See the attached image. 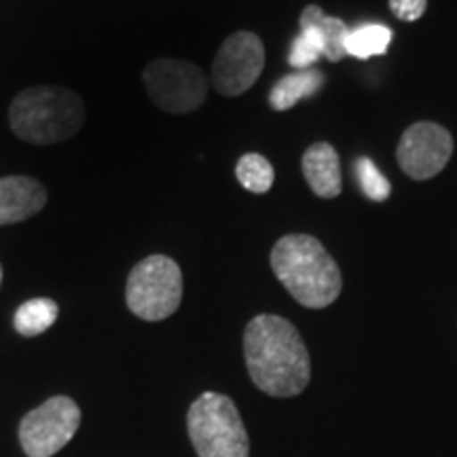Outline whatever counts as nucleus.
<instances>
[{
	"mask_svg": "<svg viewBox=\"0 0 457 457\" xmlns=\"http://www.w3.org/2000/svg\"><path fill=\"white\" fill-rule=\"evenodd\" d=\"M244 358L253 384L273 398L299 396L310 386V352L295 324L282 316L261 313L250 320Z\"/></svg>",
	"mask_w": 457,
	"mask_h": 457,
	"instance_id": "f257e3e1",
	"label": "nucleus"
},
{
	"mask_svg": "<svg viewBox=\"0 0 457 457\" xmlns=\"http://www.w3.org/2000/svg\"><path fill=\"white\" fill-rule=\"evenodd\" d=\"M270 261L284 288L307 310H324L339 299L341 270L318 237L307 233L279 237Z\"/></svg>",
	"mask_w": 457,
	"mask_h": 457,
	"instance_id": "f03ea898",
	"label": "nucleus"
},
{
	"mask_svg": "<svg viewBox=\"0 0 457 457\" xmlns=\"http://www.w3.org/2000/svg\"><path fill=\"white\" fill-rule=\"evenodd\" d=\"M85 123V104L72 89L38 85L15 96L9 106V125L17 138L45 146L71 140Z\"/></svg>",
	"mask_w": 457,
	"mask_h": 457,
	"instance_id": "7ed1b4c3",
	"label": "nucleus"
},
{
	"mask_svg": "<svg viewBox=\"0 0 457 457\" xmlns=\"http://www.w3.org/2000/svg\"><path fill=\"white\" fill-rule=\"evenodd\" d=\"M187 430L199 457H250L248 432L225 394L204 392L188 409Z\"/></svg>",
	"mask_w": 457,
	"mask_h": 457,
	"instance_id": "20e7f679",
	"label": "nucleus"
},
{
	"mask_svg": "<svg viewBox=\"0 0 457 457\" xmlns=\"http://www.w3.org/2000/svg\"><path fill=\"white\" fill-rule=\"evenodd\" d=\"M129 312L146 322H162L180 307L182 271L165 254H153L134 265L125 286Z\"/></svg>",
	"mask_w": 457,
	"mask_h": 457,
	"instance_id": "39448f33",
	"label": "nucleus"
},
{
	"mask_svg": "<svg viewBox=\"0 0 457 457\" xmlns=\"http://www.w3.org/2000/svg\"><path fill=\"white\" fill-rule=\"evenodd\" d=\"M142 81L148 98L165 112H193L208 98V79L193 62L159 57L148 62Z\"/></svg>",
	"mask_w": 457,
	"mask_h": 457,
	"instance_id": "423d86ee",
	"label": "nucleus"
},
{
	"mask_svg": "<svg viewBox=\"0 0 457 457\" xmlns=\"http://www.w3.org/2000/svg\"><path fill=\"white\" fill-rule=\"evenodd\" d=\"M81 426V409L68 396L45 400L41 407L24 415L20 424V443L28 457H54Z\"/></svg>",
	"mask_w": 457,
	"mask_h": 457,
	"instance_id": "0eeeda50",
	"label": "nucleus"
},
{
	"mask_svg": "<svg viewBox=\"0 0 457 457\" xmlns=\"http://www.w3.org/2000/svg\"><path fill=\"white\" fill-rule=\"evenodd\" d=\"M265 68V45L254 32L239 30L220 45L212 62V83L227 98H236L259 81Z\"/></svg>",
	"mask_w": 457,
	"mask_h": 457,
	"instance_id": "6e6552de",
	"label": "nucleus"
},
{
	"mask_svg": "<svg viewBox=\"0 0 457 457\" xmlns=\"http://www.w3.org/2000/svg\"><path fill=\"white\" fill-rule=\"evenodd\" d=\"M453 155V136L432 121L413 123L400 136L396 159L400 170L413 180H430L447 168Z\"/></svg>",
	"mask_w": 457,
	"mask_h": 457,
	"instance_id": "1a4fd4ad",
	"label": "nucleus"
},
{
	"mask_svg": "<svg viewBox=\"0 0 457 457\" xmlns=\"http://www.w3.org/2000/svg\"><path fill=\"white\" fill-rule=\"evenodd\" d=\"M47 204V188L30 176L0 179V225L32 219Z\"/></svg>",
	"mask_w": 457,
	"mask_h": 457,
	"instance_id": "9d476101",
	"label": "nucleus"
},
{
	"mask_svg": "<svg viewBox=\"0 0 457 457\" xmlns=\"http://www.w3.org/2000/svg\"><path fill=\"white\" fill-rule=\"evenodd\" d=\"M301 170L307 185L318 197L335 199L339 197L341 180V162L339 153L328 142H316L305 151L301 159Z\"/></svg>",
	"mask_w": 457,
	"mask_h": 457,
	"instance_id": "9b49d317",
	"label": "nucleus"
},
{
	"mask_svg": "<svg viewBox=\"0 0 457 457\" xmlns=\"http://www.w3.org/2000/svg\"><path fill=\"white\" fill-rule=\"evenodd\" d=\"M324 11L318 4H307L301 13V32L293 41L288 54V64L296 71H307L324 55V38L320 32V20H322Z\"/></svg>",
	"mask_w": 457,
	"mask_h": 457,
	"instance_id": "f8f14e48",
	"label": "nucleus"
},
{
	"mask_svg": "<svg viewBox=\"0 0 457 457\" xmlns=\"http://www.w3.org/2000/svg\"><path fill=\"white\" fill-rule=\"evenodd\" d=\"M327 83L322 71L318 68H307V71H296L293 74H286L273 85L270 91V106L273 111L284 112L293 108L299 100L312 98Z\"/></svg>",
	"mask_w": 457,
	"mask_h": 457,
	"instance_id": "ddd939ff",
	"label": "nucleus"
},
{
	"mask_svg": "<svg viewBox=\"0 0 457 457\" xmlns=\"http://www.w3.org/2000/svg\"><path fill=\"white\" fill-rule=\"evenodd\" d=\"M57 313H60V307H57L55 301L30 299L17 307L13 316V327L21 337L43 335L45 330L54 327Z\"/></svg>",
	"mask_w": 457,
	"mask_h": 457,
	"instance_id": "4468645a",
	"label": "nucleus"
},
{
	"mask_svg": "<svg viewBox=\"0 0 457 457\" xmlns=\"http://www.w3.org/2000/svg\"><path fill=\"white\" fill-rule=\"evenodd\" d=\"M392 30L384 24H364L350 30L345 51L347 55L358 57V60H369V57L384 55L390 49Z\"/></svg>",
	"mask_w": 457,
	"mask_h": 457,
	"instance_id": "2eb2a0df",
	"label": "nucleus"
},
{
	"mask_svg": "<svg viewBox=\"0 0 457 457\" xmlns=\"http://www.w3.org/2000/svg\"><path fill=\"white\" fill-rule=\"evenodd\" d=\"M236 176L245 191L262 195L273 187L276 180V171L270 159H265L259 153H245L244 157H239L236 165Z\"/></svg>",
	"mask_w": 457,
	"mask_h": 457,
	"instance_id": "dca6fc26",
	"label": "nucleus"
},
{
	"mask_svg": "<svg viewBox=\"0 0 457 457\" xmlns=\"http://www.w3.org/2000/svg\"><path fill=\"white\" fill-rule=\"evenodd\" d=\"M353 174H356L358 185L362 188V193L370 202H386L392 193L390 180L381 174L375 162H370L369 157H358L353 162Z\"/></svg>",
	"mask_w": 457,
	"mask_h": 457,
	"instance_id": "f3484780",
	"label": "nucleus"
},
{
	"mask_svg": "<svg viewBox=\"0 0 457 457\" xmlns=\"http://www.w3.org/2000/svg\"><path fill=\"white\" fill-rule=\"evenodd\" d=\"M350 30L352 28L339 20V17H330L324 13L322 20H320V32H322L324 38V57L333 62V64L347 55L345 43L347 37H350Z\"/></svg>",
	"mask_w": 457,
	"mask_h": 457,
	"instance_id": "a211bd4d",
	"label": "nucleus"
},
{
	"mask_svg": "<svg viewBox=\"0 0 457 457\" xmlns=\"http://www.w3.org/2000/svg\"><path fill=\"white\" fill-rule=\"evenodd\" d=\"M387 3L400 21H417L428 7V0H387Z\"/></svg>",
	"mask_w": 457,
	"mask_h": 457,
	"instance_id": "6ab92c4d",
	"label": "nucleus"
},
{
	"mask_svg": "<svg viewBox=\"0 0 457 457\" xmlns=\"http://www.w3.org/2000/svg\"><path fill=\"white\" fill-rule=\"evenodd\" d=\"M0 284H3V267H0Z\"/></svg>",
	"mask_w": 457,
	"mask_h": 457,
	"instance_id": "aec40b11",
	"label": "nucleus"
}]
</instances>
